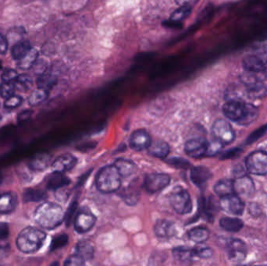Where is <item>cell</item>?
Masks as SVG:
<instances>
[{
    "mask_svg": "<svg viewBox=\"0 0 267 266\" xmlns=\"http://www.w3.org/2000/svg\"><path fill=\"white\" fill-rule=\"evenodd\" d=\"M47 197V193L42 190L28 189L24 194L25 202H38L46 199Z\"/></svg>",
    "mask_w": 267,
    "mask_h": 266,
    "instance_id": "d6a6232c",
    "label": "cell"
},
{
    "mask_svg": "<svg viewBox=\"0 0 267 266\" xmlns=\"http://www.w3.org/2000/svg\"><path fill=\"white\" fill-rule=\"evenodd\" d=\"M163 27L171 28V29H181L183 27V24L182 22H178V21H173L171 19L163 21Z\"/></svg>",
    "mask_w": 267,
    "mask_h": 266,
    "instance_id": "681fc988",
    "label": "cell"
},
{
    "mask_svg": "<svg viewBox=\"0 0 267 266\" xmlns=\"http://www.w3.org/2000/svg\"><path fill=\"white\" fill-rule=\"evenodd\" d=\"M70 183V179L64 176V173L53 172L47 181V188L52 191H57L60 188L67 186Z\"/></svg>",
    "mask_w": 267,
    "mask_h": 266,
    "instance_id": "603a6c76",
    "label": "cell"
},
{
    "mask_svg": "<svg viewBox=\"0 0 267 266\" xmlns=\"http://www.w3.org/2000/svg\"><path fill=\"white\" fill-rule=\"evenodd\" d=\"M65 218V213L60 205L53 202L41 204L34 212V219L44 229L53 230L61 225Z\"/></svg>",
    "mask_w": 267,
    "mask_h": 266,
    "instance_id": "7a4b0ae2",
    "label": "cell"
},
{
    "mask_svg": "<svg viewBox=\"0 0 267 266\" xmlns=\"http://www.w3.org/2000/svg\"><path fill=\"white\" fill-rule=\"evenodd\" d=\"M245 94L251 99H262L267 96V87L262 81L245 85Z\"/></svg>",
    "mask_w": 267,
    "mask_h": 266,
    "instance_id": "44dd1931",
    "label": "cell"
},
{
    "mask_svg": "<svg viewBox=\"0 0 267 266\" xmlns=\"http://www.w3.org/2000/svg\"><path fill=\"white\" fill-rule=\"evenodd\" d=\"M77 163V159L75 156L71 154H64L53 161L52 163V169L54 172L64 173L74 169Z\"/></svg>",
    "mask_w": 267,
    "mask_h": 266,
    "instance_id": "5bb4252c",
    "label": "cell"
},
{
    "mask_svg": "<svg viewBox=\"0 0 267 266\" xmlns=\"http://www.w3.org/2000/svg\"><path fill=\"white\" fill-rule=\"evenodd\" d=\"M7 50H8V41L2 34H0V55L6 54Z\"/></svg>",
    "mask_w": 267,
    "mask_h": 266,
    "instance_id": "f5cc1de1",
    "label": "cell"
},
{
    "mask_svg": "<svg viewBox=\"0 0 267 266\" xmlns=\"http://www.w3.org/2000/svg\"><path fill=\"white\" fill-rule=\"evenodd\" d=\"M252 53L260 58L265 64H267V40L255 44L252 49Z\"/></svg>",
    "mask_w": 267,
    "mask_h": 266,
    "instance_id": "e575fe53",
    "label": "cell"
},
{
    "mask_svg": "<svg viewBox=\"0 0 267 266\" xmlns=\"http://www.w3.org/2000/svg\"><path fill=\"white\" fill-rule=\"evenodd\" d=\"M242 152H243V150L242 149H239V148L231 149V150L228 151V152L223 154L221 155L220 159H222V160H226V159H234V158L239 156Z\"/></svg>",
    "mask_w": 267,
    "mask_h": 266,
    "instance_id": "7dc6e473",
    "label": "cell"
},
{
    "mask_svg": "<svg viewBox=\"0 0 267 266\" xmlns=\"http://www.w3.org/2000/svg\"><path fill=\"white\" fill-rule=\"evenodd\" d=\"M199 0H175V2L180 7H193L195 4H197Z\"/></svg>",
    "mask_w": 267,
    "mask_h": 266,
    "instance_id": "db71d44e",
    "label": "cell"
},
{
    "mask_svg": "<svg viewBox=\"0 0 267 266\" xmlns=\"http://www.w3.org/2000/svg\"><path fill=\"white\" fill-rule=\"evenodd\" d=\"M265 64L260 58L254 54H249L242 61V66L246 71L252 73H261L265 70Z\"/></svg>",
    "mask_w": 267,
    "mask_h": 266,
    "instance_id": "ac0fdd59",
    "label": "cell"
},
{
    "mask_svg": "<svg viewBox=\"0 0 267 266\" xmlns=\"http://www.w3.org/2000/svg\"><path fill=\"white\" fill-rule=\"evenodd\" d=\"M77 208V201H74V202L70 205L68 209H67V213L65 214V218H64L67 226L70 225V222L72 221L73 216H74V213H75Z\"/></svg>",
    "mask_w": 267,
    "mask_h": 266,
    "instance_id": "c3c4849f",
    "label": "cell"
},
{
    "mask_svg": "<svg viewBox=\"0 0 267 266\" xmlns=\"http://www.w3.org/2000/svg\"><path fill=\"white\" fill-rule=\"evenodd\" d=\"M96 222V217L89 210L81 209L74 218V229L77 233L88 232Z\"/></svg>",
    "mask_w": 267,
    "mask_h": 266,
    "instance_id": "30bf717a",
    "label": "cell"
},
{
    "mask_svg": "<svg viewBox=\"0 0 267 266\" xmlns=\"http://www.w3.org/2000/svg\"><path fill=\"white\" fill-rule=\"evenodd\" d=\"M154 233L160 239H170L176 234V227L171 221L159 219L154 226Z\"/></svg>",
    "mask_w": 267,
    "mask_h": 266,
    "instance_id": "2e32d148",
    "label": "cell"
},
{
    "mask_svg": "<svg viewBox=\"0 0 267 266\" xmlns=\"http://www.w3.org/2000/svg\"><path fill=\"white\" fill-rule=\"evenodd\" d=\"M84 263H85V261H84V258H81V256L78 255V254H75L67 258L64 262V264L68 266H81L84 264Z\"/></svg>",
    "mask_w": 267,
    "mask_h": 266,
    "instance_id": "f6af8a7d",
    "label": "cell"
},
{
    "mask_svg": "<svg viewBox=\"0 0 267 266\" xmlns=\"http://www.w3.org/2000/svg\"><path fill=\"white\" fill-rule=\"evenodd\" d=\"M208 142L203 138H195L185 143V152L187 155L195 159L206 156Z\"/></svg>",
    "mask_w": 267,
    "mask_h": 266,
    "instance_id": "7c38bea8",
    "label": "cell"
},
{
    "mask_svg": "<svg viewBox=\"0 0 267 266\" xmlns=\"http://www.w3.org/2000/svg\"><path fill=\"white\" fill-rule=\"evenodd\" d=\"M38 56V51L34 50V49H31L28 52V54L25 55L21 60H18L17 67L21 70H28V69L31 68L34 65V63H36Z\"/></svg>",
    "mask_w": 267,
    "mask_h": 266,
    "instance_id": "1f68e13d",
    "label": "cell"
},
{
    "mask_svg": "<svg viewBox=\"0 0 267 266\" xmlns=\"http://www.w3.org/2000/svg\"><path fill=\"white\" fill-rule=\"evenodd\" d=\"M224 145H225L222 142L216 139L211 142H208L206 156H213L217 155L222 150Z\"/></svg>",
    "mask_w": 267,
    "mask_h": 266,
    "instance_id": "74e56055",
    "label": "cell"
},
{
    "mask_svg": "<svg viewBox=\"0 0 267 266\" xmlns=\"http://www.w3.org/2000/svg\"><path fill=\"white\" fill-rule=\"evenodd\" d=\"M3 181V178L1 176V175H0V185H1V183H2Z\"/></svg>",
    "mask_w": 267,
    "mask_h": 266,
    "instance_id": "9f6ffc18",
    "label": "cell"
},
{
    "mask_svg": "<svg viewBox=\"0 0 267 266\" xmlns=\"http://www.w3.org/2000/svg\"><path fill=\"white\" fill-rule=\"evenodd\" d=\"M214 191L219 198L235 194L234 181L230 179L220 180L215 185Z\"/></svg>",
    "mask_w": 267,
    "mask_h": 266,
    "instance_id": "484cf974",
    "label": "cell"
},
{
    "mask_svg": "<svg viewBox=\"0 0 267 266\" xmlns=\"http://www.w3.org/2000/svg\"><path fill=\"white\" fill-rule=\"evenodd\" d=\"M227 248H228L230 260L233 262H242L246 258V245L241 240H229L227 244Z\"/></svg>",
    "mask_w": 267,
    "mask_h": 266,
    "instance_id": "4fadbf2b",
    "label": "cell"
},
{
    "mask_svg": "<svg viewBox=\"0 0 267 266\" xmlns=\"http://www.w3.org/2000/svg\"><path fill=\"white\" fill-rule=\"evenodd\" d=\"M234 189L236 195L244 198L252 196L255 191L253 181L245 174L237 176L234 181Z\"/></svg>",
    "mask_w": 267,
    "mask_h": 266,
    "instance_id": "8fae6325",
    "label": "cell"
},
{
    "mask_svg": "<svg viewBox=\"0 0 267 266\" xmlns=\"http://www.w3.org/2000/svg\"><path fill=\"white\" fill-rule=\"evenodd\" d=\"M14 84H15L16 88L18 87L20 90L26 92V91L29 90L32 86V80L29 76L22 74V75L18 76Z\"/></svg>",
    "mask_w": 267,
    "mask_h": 266,
    "instance_id": "8d00e7d4",
    "label": "cell"
},
{
    "mask_svg": "<svg viewBox=\"0 0 267 266\" xmlns=\"http://www.w3.org/2000/svg\"><path fill=\"white\" fill-rule=\"evenodd\" d=\"M248 212L253 216H259L261 214V210L256 204L252 203L250 206L248 207Z\"/></svg>",
    "mask_w": 267,
    "mask_h": 266,
    "instance_id": "11a10c76",
    "label": "cell"
},
{
    "mask_svg": "<svg viewBox=\"0 0 267 266\" xmlns=\"http://www.w3.org/2000/svg\"><path fill=\"white\" fill-rule=\"evenodd\" d=\"M219 207L228 214L233 215H242L245 209V204L236 194L220 198Z\"/></svg>",
    "mask_w": 267,
    "mask_h": 266,
    "instance_id": "9c48e42d",
    "label": "cell"
},
{
    "mask_svg": "<svg viewBox=\"0 0 267 266\" xmlns=\"http://www.w3.org/2000/svg\"><path fill=\"white\" fill-rule=\"evenodd\" d=\"M190 178L196 186L202 187L212 178V172L205 166H195L191 170Z\"/></svg>",
    "mask_w": 267,
    "mask_h": 266,
    "instance_id": "e0dca14e",
    "label": "cell"
},
{
    "mask_svg": "<svg viewBox=\"0 0 267 266\" xmlns=\"http://www.w3.org/2000/svg\"><path fill=\"white\" fill-rule=\"evenodd\" d=\"M76 254L81 256L84 261H91L94 256V248L89 241H79L76 246Z\"/></svg>",
    "mask_w": 267,
    "mask_h": 266,
    "instance_id": "f1b7e54d",
    "label": "cell"
},
{
    "mask_svg": "<svg viewBox=\"0 0 267 266\" xmlns=\"http://www.w3.org/2000/svg\"><path fill=\"white\" fill-rule=\"evenodd\" d=\"M17 205V195L9 191L0 193V213H11Z\"/></svg>",
    "mask_w": 267,
    "mask_h": 266,
    "instance_id": "d6986e66",
    "label": "cell"
},
{
    "mask_svg": "<svg viewBox=\"0 0 267 266\" xmlns=\"http://www.w3.org/2000/svg\"><path fill=\"white\" fill-rule=\"evenodd\" d=\"M267 131V124L263 125V126L259 127V129H257L256 130L251 134L247 139L246 142L245 143L247 145H251V144L254 143L256 142L257 140H259L261 137L263 136Z\"/></svg>",
    "mask_w": 267,
    "mask_h": 266,
    "instance_id": "b9f144b4",
    "label": "cell"
},
{
    "mask_svg": "<svg viewBox=\"0 0 267 266\" xmlns=\"http://www.w3.org/2000/svg\"><path fill=\"white\" fill-rule=\"evenodd\" d=\"M18 73L13 69L4 70L2 74V80L4 82H14L18 77Z\"/></svg>",
    "mask_w": 267,
    "mask_h": 266,
    "instance_id": "bcb514c9",
    "label": "cell"
},
{
    "mask_svg": "<svg viewBox=\"0 0 267 266\" xmlns=\"http://www.w3.org/2000/svg\"><path fill=\"white\" fill-rule=\"evenodd\" d=\"M170 183V178L167 174L153 172L146 175L143 186L147 192L154 194L166 188Z\"/></svg>",
    "mask_w": 267,
    "mask_h": 266,
    "instance_id": "ba28073f",
    "label": "cell"
},
{
    "mask_svg": "<svg viewBox=\"0 0 267 266\" xmlns=\"http://www.w3.org/2000/svg\"><path fill=\"white\" fill-rule=\"evenodd\" d=\"M56 83H57V77L53 74L51 72L47 71V70L41 73L38 76V80H37L38 87L47 91H50V89L53 88Z\"/></svg>",
    "mask_w": 267,
    "mask_h": 266,
    "instance_id": "f546056e",
    "label": "cell"
},
{
    "mask_svg": "<svg viewBox=\"0 0 267 266\" xmlns=\"http://www.w3.org/2000/svg\"><path fill=\"white\" fill-rule=\"evenodd\" d=\"M51 155L47 153L38 154L30 160L29 167L34 171H42L50 166Z\"/></svg>",
    "mask_w": 267,
    "mask_h": 266,
    "instance_id": "cb8c5ba5",
    "label": "cell"
},
{
    "mask_svg": "<svg viewBox=\"0 0 267 266\" xmlns=\"http://www.w3.org/2000/svg\"><path fill=\"white\" fill-rule=\"evenodd\" d=\"M149 155L159 159H165L170 152V148L164 141L157 140L152 142L147 149Z\"/></svg>",
    "mask_w": 267,
    "mask_h": 266,
    "instance_id": "ffe728a7",
    "label": "cell"
},
{
    "mask_svg": "<svg viewBox=\"0 0 267 266\" xmlns=\"http://www.w3.org/2000/svg\"><path fill=\"white\" fill-rule=\"evenodd\" d=\"M212 135L224 145H229L235 139V133L227 120L218 119L212 126Z\"/></svg>",
    "mask_w": 267,
    "mask_h": 266,
    "instance_id": "52a82bcc",
    "label": "cell"
},
{
    "mask_svg": "<svg viewBox=\"0 0 267 266\" xmlns=\"http://www.w3.org/2000/svg\"><path fill=\"white\" fill-rule=\"evenodd\" d=\"M31 50V47L29 41L27 40H22L14 45L11 54L14 60H19L22 59L25 55L28 54V52Z\"/></svg>",
    "mask_w": 267,
    "mask_h": 266,
    "instance_id": "4dcf8cb0",
    "label": "cell"
},
{
    "mask_svg": "<svg viewBox=\"0 0 267 266\" xmlns=\"http://www.w3.org/2000/svg\"><path fill=\"white\" fill-rule=\"evenodd\" d=\"M1 67H2V66H1V63H0V69H1Z\"/></svg>",
    "mask_w": 267,
    "mask_h": 266,
    "instance_id": "6f0895ef",
    "label": "cell"
},
{
    "mask_svg": "<svg viewBox=\"0 0 267 266\" xmlns=\"http://www.w3.org/2000/svg\"><path fill=\"white\" fill-rule=\"evenodd\" d=\"M247 170L257 176L267 175V153L264 151H255L248 155L245 160Z\"/></svg>",
    "mask_w": 267,
    "mask_h": 266,
    "instance_id": "8992f818",
    "label": "cell"
},
{
    "mask_svg": "<svg viewBox=\"0 0 267 266\" xmlns=\"http://www.w3.org/2000/svg\"><path fill=\"white\" fill-rule=\"evenodd\" d=\"M153 140L146 130H137L130 135V147L133 150L142 151L147 149Z\"/></svg>",
    "mask_w": 267,
    "mask_h": 266,
    "instance_id": "9a60e30c",
    "label": "cell"
},
{
    "mask_svg": "<svg viewBox=\"0 0 267 266\" xmlns=\"http://www.w3.org/2000/svg\"><path fill=\"white\" fill-rule=\"evenodd\" d=\"M191 13H192V7H180L176 9V11H173L170 19L182 22L183 20L186 19L187 17L190 15Z\"/></svg>",
    "mask_w": 267,
    "mask_h": 266,
    "instance_id": "d590c367",
    "label": "cell"
},
{
    "mask_svg": "<svg viewBox=\"0 0 267 266\" xmlns=\"http://www.w3.org/2000/svg\"><path fill=\"white\" fill-rule=\"evenodd\" d=\"M189 237L191 241L196 244H202L209 239V231L206 227H195L189 231Z\"/></svg>",
    "mask_w": 267,
    "mask_h": 266,
    "instance_id": "83f0119b",
    "label": "cell"
},
{
    "mask_svg": "<svg viewBox=\"0 0 267 266\" xmlns=\"http://www.w3.org/2000/svg\"><path fill=\"white\" fill-rule=\"evenodd\" d=\"M173 255L176 261L183 263L190 262L194 257H195L194 248L185 246H180L173 248Z\"/></svg>",
    "mask_w": 267,
    "mask_h": 266,
    "instance_id": "4316f807",
    "label": "cell"
},
{
    "mask_svg": "<svg viewBox=\"0 0 267 266\" xmlns=\"http://www.w3.org/2000/svg\"><path fill=\"white\" fill-rule=\"evenodd\" d=\"M223 112L228 119L242 126L253 123L259 116V109L242 100L228 101L223 106Z\"/></svg>",
    "mask_w": 267,
    "mask_h": 266,
    "instance_id": "6da1fadb",
    "label": "cell"
},
{
    "mask_svg": "<svg viewBox=\"0 0 267 266\" xmlns=\"http://www.w3.org/2000/svg\"><path fill=\"white\" fill-rule=\"evenodd\" d=\"M67 243H68V236L65 234H60V235L54 237L52 241L51 245H50V251L60 249V248L67 245Z\"/></svg>",
    "mask_w": 267,
    "mask_h": 266,
    "instance_id": "f35d334b",
    "label": "cell"
},
{
    "mask_svg": "<svg viewBox=\"0 0 267 266\" xmlns=\"http://www.w3.org/2000/svg\"><path fill=\"white\" fill-rule=\"evenodd\" d=\"M114 166L123 178H127L137 170V166L132 161L118 159L115 162Z\"/></svg>",
    "mask_w": 267,
    "mask_h": 266,
    "instance_id": "d4e9b609",
    "label": "cell"
},
{
    "mask_svg": "<svg viewBox=\"0 0 267 266\" xmlns=\"http://www.w3.org/2000/svg\"><path fill=\"white\" fill-rule=\"evenodd\" d=\"M47 234L35 227H28L21 231L17 237V247L21 252L31 254L41 248Z\"/></svg>",
    "mask_w": 267,
    "mask_h": 266,
    "instance_id": "3957f363",
    "label": "cell"
},
{
    "mask_svg": "<svg viewBox=\"0 0 267 266\" xmlns=\"http://www.w3.org/2000/svg\"><path fill=\"white\" fill-rule=\"evenodd\" d=\"M32 115V112L31 110H24V111L21 112L18 116H17V120L19 123H24V122L27 121L29 120L30 118L31 117Z\"/></svg>",
    "mask_w": 267,
    "mask_h": 266,
    "instance_id": "816d5d0a",
    "label": "cell"
},
{
    "mask_svg": "<svg viewBox=\"0 0 267 266\" xmlns=\"http://www.w3.org/2000/svg\"><path fill=\"white\" fill-rule=\"evenodd\" d=\"M15 90L16 86L14 82L4 81L0 84V96L4 99H7L14 95Z\"/></svg>",
    "mask_w": 267,
    "mask_h": 266,
    "instance_id": "ab89813d",
    "label": "cell"
},
{
    "mask_svg": "<svg viewBox=\"0 0 267 266\" xmlns=\"http://www.w3.org/2000/svg\"><path fill=\"white\" fill-rule=\"evenodd\" d=\"M167 163L179 169H189L191 166L190 162L182 158H172L167 161Z\"/></svg>",
    "mask_w": 267,
    "mask_h": 266,
    "instance_id": "ee69618b",
    "label": "cell"
},
{
    "mask_svg": "<svg viewBox=\"0 0 267 266\" xmlns=\"http://www.w3.org/2000/svg\"><path fill=\"white\" fill-rule=\"evenodd\" d=\"M96 184V188L102 193H113L120 189L121 175L114 165L106 166L98 172Z\"/></svg>",
    "mask_w": 267,
    "mask_h": 266,
    "instance_id": "277c9868",
    "label": "cell"
},
{
    "mask_svg": "<svg viewBox=\"0 0 267 266\" xmlns=\"http://www.w3.org/2000/svg\"><path fill=\"white\" fill-rule=\"evenodd\" d=\"M23 103V99L21 96H16L13 95L11 97L6 99L5 103H4V106L7 109H15L21 106V103Z\"/></svg>",
    "mask_w": 267,
    "mask_h": 266,
    "instance_id": "7bdbcfd3",
    "label": "cell"
},
{
    "mask_svg": "<svg viewBox=\"0 0 267 266\" xmlns=\"http://www.w3.org/2000/svg\"><path fill=\"white\" fill-rule=\"evenodd\" d=\"M195 257L200 258H209L213 254L212 248L207 246H198L194 248Z\"/></svg>",
    "mask_w": 267,
    "mask_h": 266,
    "instance_id": "60d3db41",
    "label": "cell"
},
{
    "mask_svg": "<svg viewBox=\"0 0 267 266\" xmlns=\"http://www.w3.org/2000/svg\"><path fill=\"white\" fill-rule=\"evenodd\" d=\"M9 236V227L6 223H0V241L7 239Z\"/></svg>",
    "mask_w": 267,
    "mask_h": 266,
    "instance_id": "f907efd6",
    "label": "cell"
},
{
    "mask_svg": "<svg viewBox=\"0 0 267 266\" xmlns=\"http://www.w3.org/2000/svg\"><path fill=\"white\" fill-rule=\"evenodd\" d=\"M170 205L176 213L186 215L192 210V201L191 195L185 188L176 187L172 190L170 195Z\"/></svg>",
    "mask_w": 267,
    "mask_h": 266,
    "instance_id": "5b68a950",
    "label": "cell"
},
{
    "mask_svg": "<svg viewBox=\"0 0 267 266\" xmlns=\"http://www.w3.org/2000/svg\"><path fill=\"white\" fill-rule=\"evenodd\" d=\"M219 226L228 232L237 233L243 228L244 223L237 217H224L219 220Z\"/></svg>",
    "mask_w": 267,
    "mask_h": 266,
    "instance_id": "7402d4cb",
    "label": "cell"
},
{
    "mask_svg": "<svg viewBox=\"0 0 267 266\" xmlns=\"http://www.w3.org/2000/svg\"><path fill=\"white\" fill-rule=\"evenodd\" d=\"M48 96L49 91L38 87V89L34 90L30 95L29 98H28V103L31 106H38V105L42 103L44 101L47 100Z\"/></svg>",
    "mask_w": 267,
    "mask_h": 266,
    "instance_id": "836d02e7",
    "label": "cell"
}]
</instances>
